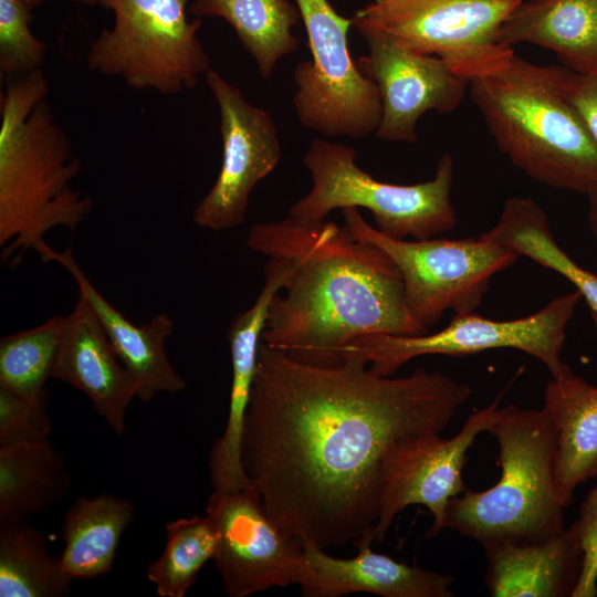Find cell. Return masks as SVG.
Here are the masks:
<instances>
[{"label":"cell","instance_id":"cell-1","mask_svg":"<svg viewBox=\"0 0 597 597\" xmlns=\"http://www.w3.org/2000/svg\"><path fill=\"white\" fill-rule=\"evenodd\" d=\"M471 397L468 384L420 367L383 376L356 349L322 366L261 342L241 462L273 521L323 548L371 544L383 467L402 440L440 432Z\"/></svg>","mask_w":597,"mask_h":597},{"label":"cell","instance_id":"cell-2","mask_svg":"<svg viewBox=\"0 0 597 597\" xmlns=\"http://www.w3.org/2000/svg\"><path fill=\"white\" fill-rule=\"evenodd\" d=\"M247 245L280 251L292 263L274 295L261 342L313 365H335L354 339L428 333L409 313L400 272L378 247L335 222L287 217L251 227Z\"/></svg>","mask_w":597,"mask_h":597},{"label":"cell","instance_id":"cell-3","mask_svg":"<svg viewBox=\"0 0 597 597\" xmlns=\"http://www.w3.org/2000/svg\"><path fill=\"white\" fill-rule=\"evenodd\" d=\"M48 94L38 70L10 78L1 95L0 247L11 268L25 251L38 253L50 230L73 231L93 209V199L71 185L80 160Z\"/></svg>","mask_w":597,"mask_h":597},{"label":"cell","instance_id":"cell-4","mask_svg":"<svg viewBox=\"0 0 597 597\" xmlns=\"http://www.w3.org/2000/svg\"><path fill=\"white\" fill-rule=\"evenodd\" d=\"M565 66L514 54L472 80L470 95L498 148L532 179L579 193L597 182V143L566 93Z\"/></svg>","mask_w":597,"mask_h":597},{"label":"cell","instance_id":"cell-5","mask_svg":"<svg viewBox=\"0 0 597 597\" xmlns=\"http://www.w3.org/2000/svg\"><path fill=\"white\" fill-rule=\"evenodd\" d=\"M499 443L501 475L483 491L467 489L450 500L444 528L482 546L535 542L564 527V506L554 485L556 431L542 409L498 407L488 429Z\"/></svg>","mask_w":597,"mask_h":597},{"label":"cell","instance_id":"cell-6","mask_svg":"<svg viewBox=\"0 0 597 597\" xmlns=\"http://www.w3.org/2000/svg\"><path fill=\"white\" fill-rule=\"evenodd\" d=\"M356 156L345 144L314 139L303 157L312 188L291 206L289 217L301 224H320L336 209L364 208L383 234L413 240L434 238L457 224L451 154L440 156L432 179L413 185L376 180L356 165Z\"/></svg>","mask_w":597,"mask_h":597},{"label":"cell","instance_id":"cell-7","mask_svg":"<svg viewBox=\"0 0 597 597\" xmlns=\"http://www.w3.org/2000/svg\"><path fill=\"white\" fill-rule=\"evenodd\" d=\"M114 13L86 55L87 69L121 77L135 90L175 95L193 88L211 69L187 0H98Z\"/></svg>","mask_w":597,"mask_h":597},{"label":"cell","instance_id":"cell-8","mask_svg":"<svg viewBox=\"0 0 597 597\" xmlns=\"http://www.w3.org/2000/svg\"><path fill=\"white\" fill-rule=\"evenodd\" d=\"M341 211L344 227L355 239L378 247L396 264L407 308L427 329L448 310L472 313L481 304L491 279L520 258L485 233L462 239H394L370 226L359 209Z\"/></svg>","mask_w":597,"mask_h":597},{"label":"cell","instance_id":"cell-9","mask_svg":"<svg viewBox=\"0 0 597 597\" xmlns=\"http://www.w3.org/2000/svg\"><path fill=\"white\" fill-rule=\"evenodd\" d=\"M522 0H373L353 18L401 46L441 59L469 83L503 67L515 54L501 29Z\"/></svg>","mask_w":597,"mask_h":597},{"label":"cell","instance_id":"cell-10","mask_svg":"<svg viewBox=\"0 0 597 597\" xmlns=\"http://www.w3.org/2000/svg\"><path fill=\"white\" fill-rule=\"evenodd\" d=\"M295 2L312 56L293 70V104L300 123L325 137L375 134L381 121V98L350 55L347 33L353 19L339 15L327 0Z\"/></svg>","mask_w":597,"mask_h":597},{"label":"cell","instance_id":"cell-11","mask_svg":"<svg viewBox=\"0 0 597 597\" xmlns=\"http://www.w3.org/2000/svg\"><path fill=\"white\" fill-rule=\"evenodd\" d=\"M582 300L580 293L574 290L553 298L535 313L515 320L494 321L473 312L454 314L444 328L432 334H371L345 347L359 352L369 368L383 376H392L419 356H463L513 348L538 359L552 377H557L570 370L561 355L567 325Z\"/></svg>","mask_w":597,"mask_h":597},{"label":"cell","instance_id":"cell-12","mask_svg":"<svg viewBox=\"0 0 597 597\" xmlns=\"http://www.w3.org/2000/svg\"><path fill=\"white\" fill-rule=\"evenodd\" d=\"M206 514L217 533L212 559L229 597L301 583L303 544L273 521L253 483L239 491H212Z\"/></svg>","mask_w":597,"mask_h":597},{"label":"cell","instance_id":"cell-13","mask_svg":"<svg viewBox=\"0 0 597 597\" xmlns=\"http://www.w3.org/2000/svg\"><path fill=\"white\" fill-rule=\"evenodd\" d=\"M500 396L489 406L473 412L461 430L450 439L429 432L399 442L384 462L379 515L370 542H383L395 517L409 505H423L432 515L425 537L444 530L450 500L468 488L462 478L467 453L475 438L488 431Z\"/></svg>","mask_w":597,"mask_h":597},{"label":"cell","instance_id":"cell-14","mask_svg":"<svg viewBox=\"0 0 597 597\" xmlns=\"http://www.w3.org/2000/svg\"><path fill=\"white\" fill-rule=\"evenodd\" d=\"M206 83L220 112L222 164L219 175L193 211V221L209 230L239 227L250 195L281 158L276 126L270 114L250 104L241 91L210 69Z\"/></svg>","mask_w":597,"mask_h":597},{"label":"cell","instance_id":"cell-15","mask_svg":"<svg viewBox=\"0 0 597 597\" xmlns=\"http://www.w3.org/2000/svg\"><path fill=\"white\" fill-rule=\"evenodd\" d=\"M352 19L369 48L355 63L376 84L381 98V121L374 135L388 142L415 143L419 118L429 111L453 112L469 82L441 59L412 52L380 29Z\"/></svg>","mask_w":597,"mask_h":597},{"label":"cell","instance_id":"cell-16","mask_svg":"<svg viewBox=\"0 0 597 597\" xmlns=\"http://www.w3.org/2000/svg\"><path fill=\"white\" fill-rule=\"evenodd\" d=\"M264 268V284L255 302L230 323L227 338L230 347L232 378L229 410L223 433L209 455L212 491L232 492L249 486L241 462V437L256 369L258 352L274 295L282 289L292 268L289 258L271 254Z\"/></svg>","mask_w":597,"mask_h":597},{"label":"cell","instance_id":"cell-17","mask_svg":"<svg viewBox=\"0 0 597 597\" xmlns=\"http://www.w3.org/2000/svg\"><path fill=\"white\" fill-rule=\"evenodd\" d=\"M52 378L82 391L111 429L118 436L124 433L128 406L136 398V383L81 293L65 316Z\"/></svg>","mask_w":597,"mask_h":597},{"label":"cell","instance_id":"cell-18","mask_svg":"<svg viewBox=\"0 0 597 597\" xmlns=\"http://www.w3.org/2000/svg\"><path fill=\"white\" fill-rule=\"evenodd\" d=\"M305 572L298 584L305 597H342L369 593L383 597H452L453 577L375 553L370 544L355 546L352 558L329 555L325 548L303 542Z\"/></svg>","mask_w":597,"mask_h":597},{"label":"cell","instance_id":"cell-19","mask_svg":"<svg viewBox=\"0 0 597 597\" xmlns=\"http://www.w3.org/2000/svg\"><path fill=\"white\" fill-rule=\"evenodd\" d=\"M43 263L62 265L77 284L100 318L119 359L136 383V398L149 401L159 392L176 394L186 381L168 359L166 341L174 331V322L166 313L155 315L137 326L114 307L88 280L73 255L72 248L55 251L48 243L38 252Z\"/></svg>","mask_w":597,"mask_h":597},{"label":"cell","instance_id":"cell-20","mask_svg":"<svg viewBox=\"0 0 597 597\" xmlns=\"http://www.w3.org/2000/svg\"><path fill=\"white\" fill-rule=\"evenodd\" d=\"M484 586L492 597H572L583 551L569 528L535 542L483 545Z\"/></svg>","mask_w":597,"mask_h":597},{"label":"cell","instance_id":"cell-21","mask_svg":"<svg viewBox=\"0 0 597 597\" xmlns=\"http://www.w3.org/2000/svg\"><path fill=\"white\" fill-rule=\"evenodd\" d=\"M556 431L554 485L564 507L597 476V386L572 369L546 384L543 407Z\"/></svg>","mask_w":597,"mask_h":597},{"label":"cell","instance_id":"cell-22","mask_svg":"<svg viewBox=\"0 0 597 597\" xmlns=\"http://www.w3.org/2000/svg\"><path fill=\"white\" fill-rule=\"evenodd\" d=\"M501 35L512 48L528 43L552 51L577 74H597V0H522Z\"/></svg>","mask_w":597,"mask_h":597},{"label":"cell","instance_id":"cell-23","mask_svg":"<svg viewBox=\"0 0 597 597\" xmlns=\"http://www.w3.org/2000/svg\"><path fill=\"white\" fill-rule=\"evenodd\" d=\"M128 498L109 493L77 498L62 522L60 561L72 579H93L112 572L123 533L135 519Z\"/></svg>","mask_w":597,"mask_h":597},{"label":"cell","instance_id":"cell-24","mask_svg":"<svg viewBox=\"0 0 597 597\" xmlns=\"http://www.w3.org/2000/svg\"><path fill=\"white\" fill-rule=\"evenodd\" d=\"M71 484L50 439L0 447V524L27 520L63 501Z\"/></svg>","mask_w":597,"mask_h":597},{"label":"cell","instance_id":"cell-25","mask_svg":"<svg viewBox=\"0 0 597 597\" xmlns=\"http://www.w3.org/2000/svg\"><path fill=\"white\" fill-rule=\"evenodd\" d=\"M484 233L519 256L531 259L569 281L586 302L597 328V274L562 249L545 211L535 200L520 196L507 198L496 223Z\"/></svg>","mask_w":597,"mask_h":597},{"label":"cell","instance_id":"cell-26","mask_svg":"<svg viewBox=\"0 0 597 597\" xmlns=\"http://www.w3.org/2000/svg\"><path fill=\"white\" fill-rule=\"evenodd\" d=\"M189 10L195 15L224 19L262 78H269L276 63L300 48L292 29L301 14L289 0H193Z\"/></svg>","mask_w":597,"mask_h":597},{"label":"cell","instance_id":"cell-27","mask_svg":"<svg viewBox=\"0 0 597 597\" xmlns=\"http://www.w3.org/2000/svg\"><path fill=\"white\" fill-rule=\"evenodd\" d=\"M73 579L48 552L44 534L27 524H0V597H62Z\"/></svg>","mask_w":597,"mask_h":597},{"label":"cell","instance_id":"cell-28","mask_svg":"<svg viewBox=\"0 0 597 597\" xmlns=\"http://www.w3.org/2000/svg\"><path fill=\"white\" fill-rule=\"evenodd\" d=\"M216 546V528L207 514L170 521L165 548L148 565L146 576L160 597H184L213 558Z\"/></svg>","mask_w":597,"mask_h":597},{"label":"cell","instance_id":"cell-29","mask_svg":"<svg viewBox=\"0 0 597 597\" xmlns=\"http://www.w3.org/2000/svg\"><path fill=\"white\" fill-rule=\"evenodd\" d=\"M65 316H53L35 327L6 335L0 341V387L21 397L48 392L63 333Z\"/></svg>","mask_w":597,"mask_h":597},{"label":"cell","instance_id":"cell-30","mask_svg":"<svg viewBox=\"0 0 597 597\" xmlns=\"http://www.w3.org/2000/svg\"><path fill=\"white\" fill-rule=\"evenodd\" d=\"M31 8L22 0H0V72L7 78L41 70L48 46L30 29Z\"/></svg>","mask_w":597,"mask_h":597},{"label":"cell","instance_id":"cell-31","mask_svg":"<svg viewBox=\"0 0 597 597\" xmlns=\"http://www.w3.org/2000/svg\"><path fill=\"white\" fill-rule=\"evenodd\" d=\"M50 432L48 392L25 398L0 387V447L44 441Z\"/></svg>","mask_w":597,"mask_h":597},{"label":"cell","instance_id":"cell-32","mask_svg":"<svg viewBox=\"0 0 597 597\" xmlns=\"http://www.w3.org/2000/svg\"><path fill=\"white\" fill-rule=\"evenodd\" d=\"M583 551V567L572 597L597 596V486L591 489L579 507V515L568 527Z\"/></svg>","mask_w":597,"mask_h":597},{"label":"cell","instance_id":"cell-33","mask_svg":"<svg viewBox=\"0 0 597 597\" xmlns=\"http://www.w3.org/2000/svg\"><path fill=\"white\" fill-rule=\"evenodd\" d=\"M566 93L597 143V74L583 75L567 69Z\"/></svg>","mask_w":597,"mask_h":597},{"label":"cell","instance_id":"cell-34","mask_svg":"<svg viewBox=\"0 0 597 597\" xmlns=\"http://www.w3.org/2000/svg\"><path fill=\"white\" fill-rule=\"evenodd\" d=\"M588 223L597 242V182L587 191Z\"/></svg>","mask_w":597,"mask_h":597},{"label":"cell","instance_id":"cell-35","mask_svg":"<svg viewBox=\"0 0 597 597\" xmlns=\"http://www.w3.org/2000/svg\"><path fill=\"white\" fill-rule=\"evenodd\" d=\"M29 8L33 9L41 3L42 0H22ZM77 2L95 6L98 4V0H76Z\"/></svg>","mask_w":597,"mask_h":597},{"label":"cell","instance_id":"cell-36","mask_svg":"<svg viewBox=\"0 0 597 597\" xmlns=\"http://www.w3.org/2000/svg\"><path fill=\"white\" fill-rule=\"evenodd\" d=\"M596 370H597V362H596Z\"/></svg>","mask_w":597,"mask_h":597}]
</instances>
